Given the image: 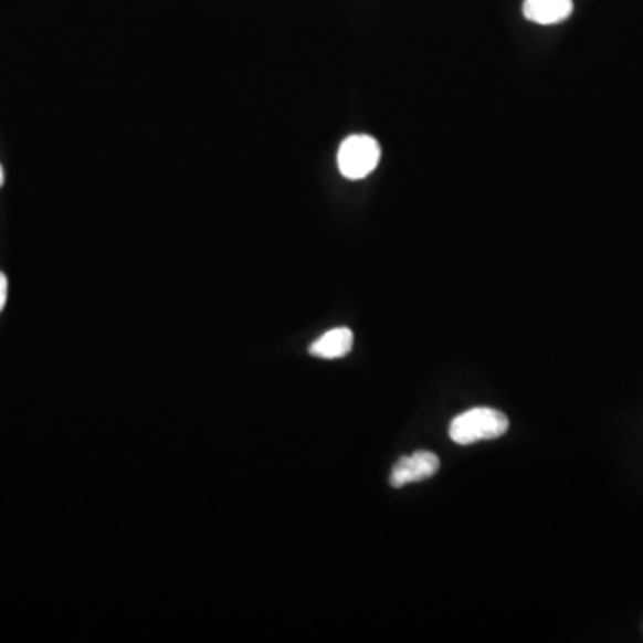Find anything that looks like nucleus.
Here are the masks:
<instances>
[{
    "label": "nucleus",
    "instance_id": "f257e3e1",
    "mask_svg": "<svg viewBox=\"0 0 643 643\" xmlns=\"http://www.w3.org/2000/svg\"><path fill=\"white\" fill-rule=\"evenodd\" d=\"M509 422L494 408H474L451 422L449 434L460 445H471L481 440H495L508 431Z\"/></svg>",
    "mask_w": 643,
    "mask_h": 643
},
{
    "label": "nucleus",
    "instance_id": "f03ea898",
    "mask_svg": "<svg viewBox=\"0 0 643 643\" xmlns=\"http://www.w3.org/2000/svg\"><path fill=\"white\" fill-rule=\"evenodd\" d=\"M381 159V147L372 136L355 135L341 141L338 150V168L341 176L358 181L376 170Z\"/></svg>",
    "mask_w": 643,
    "mask_h": 643
},
{
    "label": "nucleus",
    "instance_id": "7ed1b4c3",
    "mask_svg": "<svg viewBox=\"0 0 643 643\" xmlns=\"http://www.w3.org/2000/svg\"><path fill=\"white\" fill-rule=\"evenodd\" d=\"M440 468V460L436 454L429 451H419L411 456L401 457L390 474V483L393 488L417 483V481L429 479L433 477Z\"/></svg>",
    "mask_w": 643,
    "mask_h": 643
},
{
    "label": "nucleus",
    "instance_id": "20e7f679",
    "mask_svg": "<svg viewBox=\"0 0 643 643\" xmlns=\"http://www.w3.org/2000/svg\"><path fill=\"white\" fill-rule=\"evenodd\" d=\"M573 11L572 0H524L523 13L538 25L561 24Z\"/></svg>",
    "mask_w": 643,
    "mask_h": 643
},
{
    "label": "nucleus",
    "instance_id": "39448f33",
    "mask_svg": "<svg viewBox=\"0 0 643 643\" xmlns=\"http://www.w3.org/2000/svg\"><path fill=\"white\" fill-rule=\"evenodd\" d=\"M355 344V335L347 327H336L322 335L312 347L309 355L322 359H338L349 355Z\"/></svg>",
    "mask_w": 643,
    "mask_h": 643
},
{
    "label": "nucleus",
    "instance_id": "423d86ee",
    "mask_svg": "<svg viewBox=\"0 0 643 643\" xmlns=\"http://www.w3.org/2000/svg\"><path fill=\"white\" fill-rule=\"evenodd\" d=\"M6 298H8V280H6V275L0 272V312L4 309Z\"/></svg>",
    "mask_w": 643,
    "mask_h": 643
},
{
    "label": "nucleus",
    "instance_id": "0eeeda50",
    "mask_svg": "<svg viewBox=\"0 0 643 643\" xmlns=\"http://www.w3.org/2000/svg\"><path fill=\"white\" fill-rule=\"evenodd\" d=\"M2 185H4V170L0 167V187H2Z\"/></svg>",
    "mask_w": 643,
    "mask_h": 643
}]
</instances>
